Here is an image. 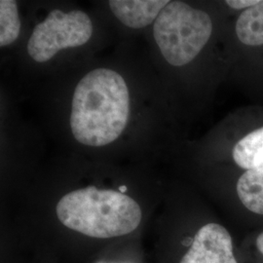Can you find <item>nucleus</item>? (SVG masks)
<instances>
[{"label": "nucleus", "instance_id": "obj_5", "mask_svg": "<svg viewBox=\"0 0 263 263\" xmlns=\"http://www.w3.org/2000/svg\"><path fill=\"white\" fill-rule=\"evenodd\" d=\"M180 263H238L226 227L217 223L201 227Z\"/></svg>", "mask_w": 263, "mask_h": 263}, {"label": "nucleus", "instance_id": "obj_6", "mask_svg": "<svg viewBox=\"0 0 263 263\" xmlns=\"http://www.w3.org/2000/svg\"><path fill=\"white\" fill-rule=\"evenodd\" d=\"M169 3L168 0H111L108 2L114 16L123 25L132 28L149 26Z\"/></svg>", "mask_w": 263, "mask_h": 263}, {"label": "nucleus", "instance_id": "obj_13", "mask_svg": "<svg viewBox=\"0 0 263 263\" xmlns=\"http://www.w3.org/2000/svg\"><path fill=\"white\" fill-rule=\"evenodd\" d=\"M119 191H120L121 193H124V192H126V191H127V187H126L125 185H123V186H120V187H119Z\"/></svg>", "mask_w": 263, "mask_h": 263}, {"label": "nucleus", "instance_id": "obj_4", "mask_svg": "<svg viewBox=\"0 0 263 263\" xmlns=\"http://www.w3.org/2000/svg\"><path fill=\"white\" fill-rule=\"evenodd\" d=\"M92 33V21L84 12L53 10L33 29L28 42V55L37 63H45L63 49L84 45Z\"/></svg>", "mask_w": 263, "mask_h": 263}, {"label": "nucleus", "instance_id": "obj_2", "mask_svg": "<svg viewBox=\"0 0 263 263\" xmlns=\"http://www.w3.org/2000/svg\"><path fill=\"white\" fill-rule=\"evenodd\" d=\"M56 212L59 220L67 228L98 239L130 234L142 217L141 207L133 198L96 186L67 193L58 202Z\"/></svg>", "mask_w": 263, "mask_h": 263}, {"label": "nucleus", "instance_id": "obj_1", "mask_svg": "<svg viewBox=\"0 0 263 263\" xmlns=\"http://www.w3.org/2000/svg\"><path fill=\"white\" fill-rule=\"evenodd\" d=\"M129 113V91L121 74L97 68L76 86L70 115L72 135L84 145L109 144L121 136Z\"/></svg>", "mask_w": 263, "mask_h": 263}, {"label": "nucleus", "instance_id": "obj_8", "mask_svg": "<svg viewBox=\"0 0 263 263\" xmlns=\"http://www.w3.org/2000/svg\"><path fill=\"white\" fill-rule=\"evenodd\" d=\"M237 194L250 212L263 216V169L246 171L237 182Z\"/></svg>", "mask_w": 263, "mask_h": 263}, {"label": "nucleus", "instance_id": "obj_3", "mask_svg": "<svg viewBox=\"0 0 263 263\" xmlns=\"http://www.w3.org/2000/svg\"><path fill=\"white\" fill-rule=\"evenodd\" d=\"M213 32V22L203 10L182 1H170L153 25V35L170 65L185 66L205 47Z\"/></svg>", "mask_w": 263, "mask_h": 263}, {"label": "nucleus", "instance_id": "obj_11", "mask_svg": "<svg viewBox=\"0 0 263 263\" xmlns=\"http://www.w3.org/2000/svg\"><path fill=\"white\" fill-rule=\"evenodd\" d=\"M260 0H228L226 1V4L235 10H248L256 6Z\"/></svg>", "mask_w": 263, "mask_h": 263}, {"label": "nucleus", "instance_id": "obj_9", "mask_svg": "<svg viewBox=\"0 0 263 263\" xmlns=\"http://www.w3.org/2000/svg\"><path fill=\"white\" fill-rule=\"evenodd\" d=\"M236 34L247 46L263 45V1L243 11L236 22Z\"/></svg>", "mask_w": 263, "mask_h": 263}, {"label": "nucleus", "instance_id": "obj_7", "mask_svg": "<svg viewBox=\"0 0 263 263\" xmlns=\"http://www.w3.org/2000/svg\"><path fill=\"white\" fill-rule=\"evenodd\" d=\"M232 157L246 171L263 169V127L249 133L235 144Z\"/></svg>", "mask_w": 263, "mask_h": 263}, {"label": "nucleus", "instance_id": "obj_10", "mask_svg": "<svg viewBox=\"0 0 263 263\" xmlns=\"http://www.w3.org/2000/svg\"><path fill=\"white\" fill-rule=\"evenodd\" d=\"M18 5L15 0L0 1V46L4 47L16 41L20 34Z\"/></svg>", "mask_w": 263, "mask_h": 263}, {"label": "nucleus", "instance_id": "obj_12", "mask_svg": "<svg viewBox=\"0 0 263 263\" xmlns=\"http://www.w3.org/2000/svg\"><path fill=\"white\" fill-rule=\"evenodd\" d=\"M255 244H256V248L259 251V253L263 255V232L257 236Z\"/></svg>", "mask_w": 263, "mask_h": 263}]
</instances>
